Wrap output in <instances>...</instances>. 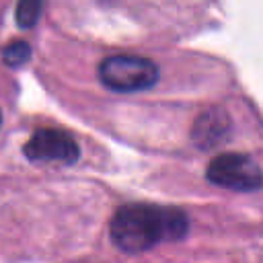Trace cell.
I'll return each mask as SVG.
<instances>
[{
    "label": "cell",
    "mask_w": 263,
    "mask_h": 263,
    "mask_svg": "<svg viewBox=\"0 0 263 263\" xmlns=\"http://www.w3.org/2000/svg\"><path fill=\"white\" fill-rule=\"evenodd\" d=\"M31 162H60L74 164L80 158L78 142L64 129H37L23 148Z\"/></svg>",
    "instance_id": "obj_4"
},
{
    "label": "cell",
    "mask_w": 263,
    "mask_h": 263,
    "mask_svg": "<svg viewBox=\"0 0 263 263\" xmlns=\"http://www.w3.org/2000/svg\"><path fill=\"white\" fill-rule=\"evenodd\" d=\"M41 10H43V0H18L14 10L16 25L21 29H33L41 16Z\"/></svg>",
    "instance_id": "obj_6"
},
{
    "label": "cell",
    "mask_w": 263,
    "mask_h": 263,
    "mask_svg": "<svg viewBox=\"0 0 263 263\" xmlns=\"http://www.w3.org/2000/svg\"><path fill=\"white\" fill-rule=\"evenodd\" d=\"M0 125H2V111H0Z\"/></svg>",
    "instance_id": "obj_8"
},
{
    "label": "cell",
    "mask_w": 263,
    "mask_h": 263,
    "mask_svg": "<svg viewBox=\"0 0 263 263\" xmlns=\"http://www.w3.org/2000/svg\"><path fill=\"white\" fill-rule=\"evenodd\" d=\"M111 240L125 253H144L162 240H179L189 218L179 208L125 203L111 218Z\"/></svg>",
    "instance_id": "obj_1"
},
{
    "label": "cell",
    "mask_w": 263,
    "mask_h": 263,
    "mask_svg": "<svg viewBox=\"0 0 263 263\" xmlns=\"http://www.w3.org/2000/svg\"><path fill=\"white\" fill-rule=\"evenodd\" d=\"M160 78L158 66L142 55L117 53L99 64V80L115 92H140L152 88Z\"/></svg>",
    "instance_id": "obj_2"
},
{
    "label": "cell",
    "mask_w": 263,
    "mask_h": 263,
    "mask_svg": "<svg viewBox=\"0 0 263 263\" xmlns=\"http://www.w3.org/2000/svg\"><path fill=\"white\" fill-rule=\"evenodd\" d=\"M29 58H31V45L23 39H14L2 47V62L10 68H18L23 64H27Z\"/></svg>",
    "instance_id": "obj_7"
},
{
    "label": "cell",
    "mask_w": 263,
    "mask_h": 263,
    "mask_svg": "<svg viewBox=\"0 0 263 263\" xmlns=\"http://www.w3.org/2000/svg\"><path fill=\"white\" fill-rule=\"evenodd\" d=\"M205 177L210 183L232 189V191H257L263 187V171L261 166L242 152H222L214 156L205 168Z\"/></svg>",
    "instance_id": "obj_3"
},
{
    "label": "cell",
    "mask_w": 263,
    "mask_h": 263,
    "mask_svg": "<svg viewBox=\"0 0 263 263\" xmlns=\"http://www.w3.org/2000/svg\"><path fill=\"white\" fill-rule=\"evenodd\" d=\"M228 132H230V119H228L226 111L210 109L195 119L191 138L201 150H210V148L218 146L222 140H226Z\"/></svg>",
    "instance_id": "obj_5"
}]
</instances>
